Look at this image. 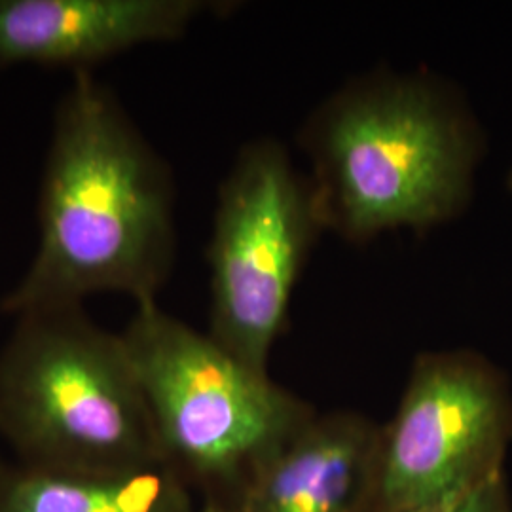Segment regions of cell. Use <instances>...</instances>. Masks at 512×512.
Wrapping results in <instances>:
<instances>
[{
	"label": "cell",
	"mask_w": 512,
	"mask_h": 512,
	"mask_svg": "<svg viewBox=\"0 0 512 512\" xmlns=\"http://www.w3.org/2000/svg\"><path fill=\"white\" fill-rule=\"evenodd\" d=\"M175 255L169 165L103 80L73 74L42 171L37 253L0 310L84 306L99 293L154 302Z\"/></svg>",
	"instance_id": "1"
},
{
	"label": "cell",
	"mask_w": 512,
	"mask_h": 512,
	"mask_svg": "<svg viewBox=\"0 0 512 512\" xmlns=\"http://www.w3.org/2000/svg\"><path fill=\"white\" fill-rule=\"evenodd\" d=\"M300 147L323 230L365 243L459 217L475 190L484 137L454 84L376 71L313 110Z\"/></svg>",
	"instance_id": "2"
},
{
	"label": "cell",
	"mask_w": 512,
	"mask_h": 512,
	"mask_svg": "<svg viewBox=\"0 0 512 512\" xmlns=\"http://www.w3.org/2000/svg\"><path fill=\"white\" fill-rule=\"evenodd\" d=\"M14 319L0 349V437L19 463L61 471L165 463L120 332L84 306Z\"/></svg>",
	"instance_id": "3"
},
{
	"label": "cell",
	"mask_w": 512,
	"mask_h": 512,
	"mask_svg": "<svg viewBox=\"0 0 512 512\" xmlns=\"http://www.w3.org/2000/svg\"><path fill=\"white\" fill-rule=\"evenodd\" d=\"M165 465L205 499L238 503L245 484L315 414L160 304H137L120 332Z\"/></svg>",
	"instance_id": "4"
},
{
	"label": "cell",
	"mask_w": 512,
	"mask_h": 512,
	"mask_svg": "<svg viewBox=\"0 0 512 512\" xmlns=\"http://www.w3.org/2000/svg\"><path fill=\"white\" fill-rule=\"evenodd\" d=\"M323 232L310 179L275 139L239 150L220 184L207 247V334L241 363L268 372L294 285Z\"/></svg>",
	"instance_id": "5"
},
{
	"label": "cell",
	"mask_w": 512,
	"mask_h": 512,
	"mask_svg": "<svg viewBox=\"0 0 512 512\" xmlns=\"http://www.w3.org/2000/svg\"><path fill=\"white\" fill-rule=\"evenodd\" d=\"M512 442L507 374L473 349L414 359L395 416L382 427L378 511L435 507L497 476Z\"/></svg>",
	"instance_id": "6"
},
{
	"label": "cell",
	"mask_w": 512,
	"mask_h": 512,
	"mask_svg": "<svg viewBox=\"0 0 512 512\" xmlns=\"http://www.w3.org/2000/svg\"><path fill=\"white\" fill-rule=\"evenodd\" d=\"M224 8L211 0H0V71L38 65L93 73L137 46L184 37Z\"/></svg>",
	"instance_id": "7"
},
{
	"label": "cell",
	"mask_w": 512,
	"mask_h": 512,
	"mask_svg": "<svg viewBox=\"0 0 512 512\" xmlns=\"http://www.w3.org/2000/svg\"><path fill=\"white\" fill-rule=\"evenodd\" d=\"M382 425L355 410L313 414L266 459L239 512H376Z\"/></svg>",
	"instance_id": "8"
},
{
	"label": "cell",
	"mask_w": 512,
	"mask_h": 512,
	"mask_svg": "<svg viewBox=\"0 0 512 512\" xmlns=\"http://www.w3.org/2000/svg\"><path fill=\"white\" fill-rule=\"evenodd\" d=\"M192 486L165 463L61 471L0 463V512H200Z\"/></svg>",
	"instance_id": "9"
},
{
	"label": "cell",
	"mask_w": 512,
	"mask_h": 512,
	"mask_svg": "<svg viewBox=\"0 0 512 512\" xmlns=\"http://www.w3.org/2000/svg\"><path fill=\"white\" fill-rule=\"evenodd\" d=\"M403 512H512L511 492L507 476L501 475L488 484L476 488L475 492L463 495L454 501Z\"/></svg>",
	"instance_id": "10"
},
{
	"label": "cell",
	"mask_w": 512,
	"mask_h": 512,
	"mask_svg": "<svg viewBox=\"0 0 512 512\" xmlns=\"http://www.w3.org/2000/svg\"><path fill=\"white\" fill-rule=\"evenodd\" d=\"M200 512H239L236 505L224 503V501H215V499H205L202 503Z\"/></svg>",
	"instance_id": "11"
},
{
	"label": "cell",
	"mask_w": 512,
	"mask_h": 512,
	"mask_svg": "<svg viewBox=\"0 0 512 512\" xmlns=\"http://www.w3.org/2000/svg\"><path fill=\"white\" fill-rule=\"evenodd\" d=\"M507 188H509V192L512 194V165L511 169H509V175H507Z\"/></svg>",
	"instance_id": "12"
}]
</instances>
